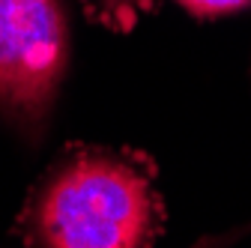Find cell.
Masks as SVG:
<instances>
[{
  "label": "cell",
  "instance_id": "6da1fadb",
  "mask_svg": "<svg viewBox=\"0 0 251 248\" xmlns=\"http://www.w3.org/2000/svg\"><path fill=\"white\" fill-rule=\"evenodd\" d=\"M27 224L30 239L48 248H138L155 239L162 212L138 165L87 149L51 171Z\"/></svg>",
  "mask_w": 251,
  "mask_h": 248
},
{
  "label": "cell",
  "instance_id": "7a4b0ae2",
  "mask_svg": "<svg viewBox=\"0 0 251 248\" xmlns=\"http://www.w3.org/2000/svg\"><path fill=\"white\" fill-rule=\"evenodd\" d=\"M72 39L63 0H0V117L36 141L69 72Z\"/></svg>",
  "mask_w": 251,
  "mask_h": 248
},
{
  "label": "cell",
  "instance_id": "3957f363",
  "mask_svg": "<svg viewBox=\"0 0 251 248\" xmlns=\"http://www.w3.org/2000/svg\"><path fill=\"white\" fill-rule=\"evenodd\" d=\"M147 3H150V0H93V6H96L99 18H102L108 27H114V30L132 24L135 15H138Z\"/></svg>",
  "mask_w": 251,
  "mask_h": 248
},
{
  "label": "cell",
  "instance_id": "277c9868",
  "mask_svg": "<svg viewBox=\"0 0 251 248\" xmlns=\"http://www.w3.org/2000/svg\"><path fill=\"white\" fill-rule=\"evenodd\" d=\"M176 3L195 18H222L251 6V0H176Z\"/></svg>",
  "mask_w": 251,
  "mask_h": 248
}]
</instances>
